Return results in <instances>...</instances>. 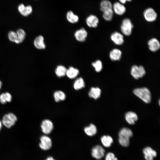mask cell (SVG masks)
<instances>
[{"label":"cell","mask_w":160,"mask_h":160,"mask_svg":"<svg viewBox=\"0 0 160 160\" xmlns=\"http://www.w3.org/2000/svg\"><path fill=\"white\" fill-rule=\"evenodd\" d=\"M132 0H119V2L124 4H125L127 1H131Z\"/></svg>","instance_id":"obj_37"},{"label":"cell","mask_w":160,"mask_h":160,"mask_svg":"<svg viewBox=\"0 0 160 160\" xmlns=\"http://www.w3.org/2000/svg\"><path fill=\"white\" fill-rule=\"evenodd\" d=\"M105 160H117V159L113 153L109 152L106 155Z\"/></svg>","instance_id":"obj_33"},{"label":"cell","mask_w":160,"mask_h":160,"mask_svg":"<svg viewBox=\"0 0 160 160\" xmlns=\"http://www.w3.org/2000/svg\"><path fill=\"white\" fill-rule=\"evenodd\" d=\"M85 83L82 77L77 79L74 82L73 87L76 90H78L83 88L85 87Z\"/></svg>","instance_id":"obj_24"},{"label":"cell","mask_w":160,"mask_h":160,"mask_svg":"<svg viewBox=\"0 0 160 160\" xmlns=\"http://www.w3.org/2000/svg\"><path fill=\"white\" fill-rule=\"evenodd\" d=\"M111 38L114 43L117 45H121L124 42L123 35L118 32L113 33L111 35Z\"/></svg>","instance_id":"obj_12"},{"label":"cell","mask_w":160,"mask_h":160,"mask_svg":"<svg viewBox=\"0 0 160 160\" xmlns=\"http://www.w3.org/2000/svg\"><path fill=\"white\" fill-rule=\"evenodd\" d=\"M113 12L112 9L104 12L103 17L106 21H110L112 19Z\"/></svg>","instance_id":"obj_29"},{"label":"cell","mask_w":160,"mask_h":160,"mask_svg":"<svg viewBox=\"0 0 160 160\" xmlns=\"http://www.w3.org/2000/svg\"><path fill=\"white\" fill-rule=\"evenodd\" d=\"M67 69L63 65H59L56 68L55 72L56 76L59 77L66 75Z\"/></svg>","instance_id":"obj_26"},{"label":"cell","mask_w":160,"mask_h":160,"mask_svg":"<svg viewBox=\"0 0 160 160\" xmlns=\"http://www.w3.org/2000/svg\"><path fill=\"white\" fill-rule=\"evenodd\" d=\"M66 16L68 21L72 23H76L79 20L78 16L75 15L72 11H68L67 13Z\"/></svg>","instance_id":"obj_23"},{"label":"cell","mask_w":160,"mask_h":160,"mask_svg":"<svg viewBox=\"0 0 160 160\" xmlns=\"http://www.w3.org/2000/svg\"><path fill=\"white\" fill-rule=\"evenodd\" d=\"M133 25L129 19H124L122 22L120 28L122 33L126 36H130L132 32Z\"/></svg>","instance_id":"obj_4"},{"label":"cell","mask_w":160,"mask_h":160,"mask_svg":"<svg viewBox=\"0 0 160 160\" xmlns=\"http://www.w3.org/2000/svg\"><path fill=\"white\" fill-rule=\"evenodd\" d=\"M79 74V70L73 67H70L67 69L66 75L70 79H73L76 78Z\"/></svg>","instance_id":"obj_18"},{"label":"cell","mask_w":160,"mask_h":160,"mask_svg":"<svg viewBox=\"0 0 160 160\" xmlns=\"http://www.w3.org/2000/svg\"><path fill=\"white\" fill-rule=\"evenodd\" d=\"M145 68L142 66L133 65L131 69V73L133 77L135 79L142 78L145 74Z\"/></svg>","instance_id":"obj_5"},{"label":"cell","mask_w":160,"mask_h":160,"mask_svg":"<svg viewBox=\"0 0 160 160\" xmlns=\"http://www.w3.org/2000/svg\"><path fill=\"white\" fill-rule=\"evenodd\" d=\"M17 120L16 116L13 113H10L4 116L1 122L5 127L9 128L15 124Z\"/></svg>","instance_id":"obj_3"},{"label":"cell","mask_w":160,"mask_h":160,"mask_svg":"<svg viewBox=\"0 0 160 160\" xmlns=\"http://www.w3.org/2000/svg\"><path fill=\"white\" fill-rule=\"evenodd\" d=\"M105 152L104 149L102 146L97 145L92 149V155L94 158L99 160L104 156Z\"/></svg>","instance_id":"obj_9"},{"label":"cell","mask_w":160,"mask_h":160,"mask_svg":"<svg viewBox=\"0 0 160 160\" xmlns=\"http://www.w3.org/2000/svg\"><path fill=\"white\" fill-rule=\"evenodd\" d=\"M2 83L1 81L0 80V89L1 88Z\"/></svg>","instance_id":"obj_40"},{"label":"cell","mask_w":160,"mask_h":160,"mask_svg":"<svg viewBox=\"0 0 160 160\" xmlns=\"http://www.w3.org/2000/svg\"><path fill=\"white\" fill-rule=\"evenodd\" d=\"M25 6L23 4H20L18 7V10L20 13L22 12L24 10Z\"/></svg>","instance_id":"obj_36"},{"label":"cell","mask_w":160,"mask_h":160,"mask_svg":"<svg viewBox=\"0 0 160 160\" xmlns=\"http://www.w3.org/2000/svg\"><path fill=\"white\" fill-rule=\"evenodd\" d=\"M87 36V32L84 28H81L77 30L74 33V36L76 40L79 42L85 41Z\"/></svg>","instance_id":"obj_10"},{"label":"cell","mask_w":160,"mask_h":160,"mask_svg":"<svg viewBox=\"0 0 160 160\" xmlns=\"http://www.w3.org/2000/svg\"><path fill=\"white\" fill-rule=\"evenodd\" d=\"M32 12V7L31 6L29 5L25 6L24 10L20 13L23 16L26 17L31 14Z\"/></svg>","instance_id":"obj_31"},{"label":"cell","mask_w":160,"mask_h":160,"mask_svg":"<svg viewBox=\"0 0 160 160\" xmlns=\"http://www.w3.org/2000/svg\"><path fill=\"white\" fill-rule=\"evenodd\" d=\"M143 16L146 21L151 22L156 20L157 15L153 8L149 7L145 10L143 12Z\"/></svg>","instance_id":"obj_6"},{"label":"cell","mask_w":160,"mask_h":160,"mask_svg":"<svg viewBox=\"0 0 160 160\" xmlns=\"http://www.w3.org/2000/svg\"><path fill=\"white\" fill-rule=\"evenodd\" d=\"M45 160H55L52 157L50 156L47 157Z\"/></svg>","instance_id":"obj_38"},{"label":"cell","mask_w":160,"mask_h":160,"mask_svg":"<svg viewBox=\"0 0 160 160\" xmlns=\"http://www.w3.org/2000/svg\"><path fill=\"white\" fill-rule=\"evenodd\" d=\"M6 97L7 102H11L12 99V96L10 93L8 92L5 93Z\"/></svg>","instance_id":"obj_35"},{"label":"cell","mask_w":160,"mask_h":160,"mask_svg":"<svg viewBox=\"0 0 160 160\" xmlns=\"http://www.w3.org/2000/svg\"><path fill=\"white\" fill-rule=\"evenodd\" d=\"M8 37L10 41L16 43L17 39V35L16 32L13 31H10L8 33Z\"/></svg>","instance_id":"obj_32"},{"label":"cell","mask_w":160,"mask_h":160,"mask_svg":"<svg viewBox=\"0 0 160 160\" xmlns=\"http://www.w3.org/2000/svg\"><path fill=\"white\" fill-rule=\"evenodd\" d=\"M99 20L95 15H91L88 16L86 19L87 25L89 27L95 28L97 27Z\"/></svg>","instance_id":"obj_13"},{"label":"cell","mask_w":160,"mask_h":160,"mask_svg":"<svg viewBox=\"0 0 160 160\" xmlns=\"http://www.w3.org/2000/svg\"><path fill=\"white\" fill-rule=\"evenodd\" d=\"M2 125V122L0 120V131L1 130Z\"/></svg>","instance_id":"obj_39"},{"label":"cell","mask_w":160,"mask_h":160,"mask_svg":"<svg viewBox=\"0 0 160 160\" xmlns=\"http://www.w3.org/2000/svg\"><path fill=\"white\" fill-rule=\"evenodd\" d=\"M54 97L55 101L58 102L60 101L64 100L66 97L65 93L61 91H57L54 93Z\"/></svg>","instance_id":"obj_28"},{"label":"cell","mask_w":160,"mask_h":160,"mask_svg":"<svg viewBox=\"0 0 160 160\" xmlns=\"http://www.w3.org/2000/svg\"><path fill=\"white\" fill-rule=\"evenodd\" d=\"M132 132L130 129L124 128L120 131L119 135V141L120 144L124 147L129 146V138L132 136Z\"/></svg>","instance_id":"obj_1"},{"label":"cell","mask_w":160,"mask_h":160,"mask_svg":"<svg viewBox=\"0 0 160 160\" xmlns=\"http://www.w3.org/2000/svg\"><path fill=\"white\" fill-rule=\"evenodd\" d=\"M111 3L108 0H103L101 1L100 4V9L103 12L112 9Z\"/></svg>","instance_id":"obj_21"},{"label":"cell","mask_w":160,"mask_h":160,"mask_svg":"<svg viewBox=\"0 0 160 160\" xmlns=\"http://www.w3.org/2000/svg\"><path fill=\"white\" fill-rule=\"evenodd\" d=\"M133 93L147 103H150L151 100V95L149 90L147 88H136L133 90Z\"/></svg>","instance_id":"obj_2"},{"label":"cell","mask_w":160,"mask_h":160,"mask_svg":"<svg viewBox=\"0 0 160 160\" xmlns=\"http://www.w3.org/2000/svg\"><path fill=\"white\" fill-rule=\"evenodd\" d=\"M122 55L121 51L117 49H113L110 53L109 57L112 61H117L120 60Z\"/></svg>","instance_id":"obj_19"},{"label":"cell","mask_w":160,"mask_h":160,"mask_svg":"<svg viewBox=\"0 0 160 160\" xmlns=\"http://www.w3.org/2000/svg\"><path fill=\"white\" fill-rule=\"evenodd\" d=\"M6 97L5 93H2L0 95V102L2 104H5L7 102Z\"/></svg>","instance_id":"obj_34"},{"label":"cell","mask_w":160,"mask_h":160,"mask_svg":"<svg viewBox=\"0 0 160 160\" xmlns=\"http://www.w3.org/2000/svg\"><path fill=\"white\" fill-rule=\"evenodd\" d=\"M84 130L85 133L90 136L95 135L97 131L96 127L93 124H90L88 126L85 127Z\"/></svg>","instance_id":"obj_22"},{"label":"cell","mask_w":160,"mask_h":160,"mask_svg":"<svg viewBox=\"0 0 160 160\" xmlns=\"http://www.w3.org/2000/svg\"><path fill=\"white\" fill-rule=\"evenodd\" d=\"M92 65L93 67L96 71L99 72H100L103 68L102 63L101 61L97 60L92 64Z\"/></svg>","instance_id":"obj_30"},{"label":"cell","mask_w":160,"mask_h":160,"mask_svg":"<svg viewBox=\"0 0 160 160\" xmlns=\"http://www.w3.org/2000/svg\"><path fill=\"white\" fill-rule=\"evenodd\" d=\"M41 127L42 132L46 135H48L52 130L53 125L50 120L45 119L42 122Z\"/></svg>","instance_id":"obj_8"},{"label":"cell","mask_w":160,"mask_h":160,"mask_svg":"<svg viewBox=\"0 0 160 160\" xmlns=\"http://www.w3.org/2000/svg\"><path fill=\"white\" fill-rule=\"evenodd\" d=\"M40 143L39 146L40 148L44 151L49 150L52 146L51 139L46 135H43L40 138Z\"/></svg>","instance_id":"obj_7"},{"label":"cell","mask_w":160,"mask_h":160,"mask_svg":"<svg viewBox=\"0 0 160 160\" xmlns=\"http://www.w3.org/2000/svg\"><path fill=\"white\" fill-rule=\"evenodd\" d=\"M149 49L153 52L158 50L160 47V44L158 40L155 38L150 39L148 42Z\"/></svg>","instance_id":"obj_15"},{"label":"cell","mask_w":160,"mask_h":160,"mask_svg":"<svg viewBox=\"0 0 160 160\" xmlns=\"http://www.w3.org/2000/svg\"><path fill=\"white\" fill-rule=\"evenodd\" d=\"M33 43L35 47L38 49H44L46 48L44 38L41 35L37 37L34 39Z\"/></svg>","instance_id":"obj_16"},{"label":"cell","mask_w":160,"mask_h":160,"mask_svg":"<svg viewBox=\"0 0 160 160\" xmlns=\"http://www.w3.org/2000/svg\"><path fill=\"white\" fill-rule=\"evenodd\" d=\"M101 90L98 87H92L88 94L89 96L95 99L99 98L101 95Z\"/></svg>","instance_id":"obj_20"},{"label":"cell","mask_w":160,"mask_h":160,"mask_svg":"<svg viewBox=\"0 0 160 160\" xmlns=\"http://www.w3.org/2000/svg\"><path fill=\"white\" fill-rule=\"evenodd\" d=\"M16 33L17 35V39L16 43L17 44L20 43L25 39L26 35L25 33L22 29H19L17 30Z\"/></svg>","instance_id":"obj_27"},{"label":"cell","mask_w":160,"mask_h":160,"mask_svg":"<svg viewBox=\"0 0 160 160\" xmlns=\"http://www.w3.org/2000/svg\"><path fill=\"white\" fill-rule=\"evenodd\" d=\"M143 152L145 158L146 160H153V158L156 156V151L149 147L145 148L143 149Z\"/></svg>","instance_id":"obj_14"},{"label":"cell","mask_w":160,"mask_h":160,"mask_svg":"<svg viewBox=\"0 0 160 160\" xmlns=\"http://www.w3.org/2000/svg\"><path fill=\"white\" fill-rule=\"evenodd\" d=\"M112 9L113 12L119 15H123L126 11L125 7L119 2L114 3L112 6Z\"/></svg>","instance_id":"obj_11"},{"label":"cell","mask_w":160,"mask_h":160,"mask_svg":"<svg viewBox=\"0 0 160 160\" xmlns=\"http://www.w3.org/2000/svg\"><path fill=\"white\" fill-rule=\"evenodd\" d=\"M126 121L130 124H133L138 119L137 114L134 112L129 111L125 115Z\"/></svg>","instance_id":"obj_17"},{"label":"cell","mask_w":160,"mask_h":160,"mask_svg":"<svg viewBox=\"0 0 160 160\" xmlns=\"http://www.w3.org/2000/svg\"><path fill=\"white\" fill-rule=\"evenodd\" d=\"M101 140L103 145L106 147H110L113 142L112 138L108 135L103 136L101 137Z\"/></svg>","instance_id":"obj_25"}]
</instances>
